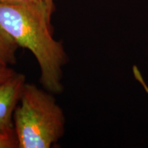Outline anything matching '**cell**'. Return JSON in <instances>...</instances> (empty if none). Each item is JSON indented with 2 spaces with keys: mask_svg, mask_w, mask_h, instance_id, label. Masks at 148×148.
I'll return each mask as SVG.
<instances>
[{
  "mask_svg": "<svg viewBox=\"0 0 148 148\" xmlns=\"http://www.w3.org/2000/svg\"><path fill=\"white\" fill-rule=\"evenodd\" d=\"M36 1L38 0H0V3L7 5H23L35 2Z\"/></svg>",
  "mask_w": 148,
  "mask_h": 148,
  "instance_id": "7",
  "label": "cell"
},
{
  "mask_svg": "<svg viewBox=\"0 0 148 148\" xmlns=\"http://www.w3.org/2000/svg\"><path fill=\"white\" fill-rule=\"evenodd\" d=\"M16 73V72L9 66L5 68H0V84L5 82L10 77H12Z\"/></svg>",
  "mask_w": 148,
  "mask_h": 148,
  "instance_id": "6",
  "label": "cell"
},
{
  "mask_svg": "<svg viewBox=\"0 0 148 148\" xmlns=\"http://www.w3.org/2000/svg\"><path fill=\"white\" fill-rule=\"evenodd\" d=\"M132 70H133V73H134L135 78H136V79H137L138 82H140V84L143 86L144 88H145V91L148 93V86H147V84H146L145 81H144L143 77H142L141 75V73H140V72L139 71V70H138L137 66L134 65L133 66Z\"/></svg>",
  "mask_w": 148,
  "mask_h": 148,
  "instance_id": "8",
  "label": "cell"
},
{
  "mask_svg": "<svg viewBox=\"0 0 148 148\" xmlns=\"http://www.w3.org/2000/svg\"><path fill=\"white\" fill-rule=\"evenodd\" d=\"M18 147L15 134H0V148Z\"/></svg>",
  "mask_w": 148,
  "mask_h": 148,
  "instance_id": "5",
  "label": "cell"
},
{
  "mask_svg": "<svg viewBox=\"0 0 148 148\" xmlns=\"http://www.w3.org/2000/svg\"><path fill=\"white\" fill-rule=\"evenodd\" d=\"M51 16L42 0L23 5L0 3V25L18 47L29 49L40 66V82L47 91L60 93L62 68L68 57L62 42L55 40Z\"/></svg>",
  "mask_w": 148,
  "mask_h": 148,
  "instance_id": "1",
  "label": "cell"
},
{
  "mask_svg": "<svg viewBox=\"0 0 148 148\" xmlns=\"http://www.w3.org/2000/svg\"><path fill=\"white\" fill-rule=\"evenodd\" d=\"M18 47L12 36L0 25V68L16 64V53Z\"/></svg>",
  "mask_w": 148,
  "mask_h": 148,
  "instance_id": "4",
  "label": "cell"
},
{
  "mask_svg": "<svg viewBox=\"0 0 148 148\" xmlns=\"http://www.w3.org/2000/svg\"><path fill=\"white\" fill-rule=\"evenodd\" d=\"M45 1L46 5L47 6L48 11H49V13L50 15H52L53 10H54V3H53V0H43Z\"/></svg>",
  "mask_w": 148,
  "mask_h": 148,
  "instance_id": "9",
  "label": "cell"
},
{
  "mask_svg": "<svg viewBox=\"0 0 148 148\" xmlns=\"http://www.w3.org/2000/svg\"><path fill=\"white\" fill-rule=\"evenodd\" d=\"M25 83V75L16 73L0 84V134H15L13 114Z\"/></svg>",
  "mask_w": 148,
  "mask_h": 148,
  "instance_id": "3",
  "label": "cell"
},
{
  "mask_svg": "<svg viewBox=\"0 0 148 148\" xmlns=\"http://www.w3.org/2000/svg\"><path fill=\"white\" fill-rule=\"evenodd\" d=\"M13 114L19 148H49L64 132V112L55 98L36 85L25 83Z\"/></svg>",
  "mask_w": 148,
  "mask_h": 148,
  "instance_id": "2",
  "label": "cell"
}]
</instances>
